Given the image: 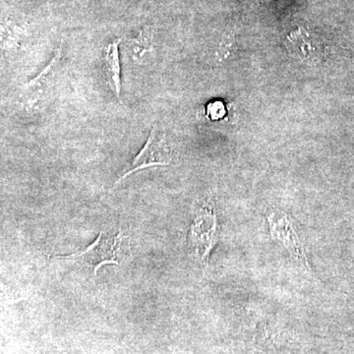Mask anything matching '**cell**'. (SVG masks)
<instances>
[{"label":"cell","instance_id":"1","mask_svg":"<svg viewBox=\"0 0 354 354\" xmlns=\"http://www.w3.org/2000/svg\"><path fill=\"white\" fill-rule=\"evenodd\" d=\"M221 225L215 202L208 201L198 212L188 232V245L200 264L207 268L212 250L221 237Z\"/></svg>","mask_w":354,"mask_h":354},{"label":"cell","instance_id":"2","mask_svg":"<svg viewBox=\"0 0 354 354\" xmlns=\"http://www.w3.org/2000/svg\"><path fill=\"white\" fill-rule=\"evenodd\" d=\"M122 239L120 232L102 230L99 236L82 252L57 256V259L73 260L92 268L94 276L104 265H118V252Z\"/></svg>","mask_w":354,"mask_h":354},{"label":"cell","instance_id":"3","mask_svg":"<svg viewBox=\"0 0 354 354\" xmlns=\"http://www.w3.org/2000/svg\"><path fill=\"white\" fill-rule=\"evenodd\" d=\"M171 149L164 138H158L157 129L153 127L145 145L141 149L138 155L133 158L132 162L121 171L120 177L111 188V191L114 190V188L118 187L125 178L135 172L148 169V167H167L171 164Z\"/></svg>","mask_w":354,"mask_h":354},{"label":"cell","instance_id":"4","mask_svg":"<svg viewBox=\"0 0 354 354\" xmlns=\"http://www.w3.org/2000/svg\"><path fill=\"white\" fill-rule=\"evenodd\" d=\"M267 221L272 239L279 242L293 258L308 267L304 244L290 216L281 209H272L268 214Z\"/></svg>","mask_w":354,"mask_h":354},{"label":"cell","instance_id":"5","mask_svg":"<svg viewBox=\"0 0 354 354\" xmlns=\"http://www.w3.org/2000/svg\"><path fill=\"white\" fill-rule=\"evenodd\" d=\"M62 59V46H60L55 51L48 64L39 75L26 83L20 91V100L28 108H38L44 104L51 92Z\"/></svg>","mask_w":354,"mask_h":354},{"label":"cell","instance_id":"6","mask_svg":"<svg viewBox=\"0 0 354 354\" xmlns=\"http://www.w3.org/2000/svg\"><path fill=\"white\" fill-rule=\"evenodd\" d=\"M286 48L291 57L310 66L318 64L324 55V46L320 38L302 27L288 35Z\"/></svg>","mask_w":354,"mask_h":354},{"label":"cell","instance_id":"7","mask_svg":"<svg viewBox=\"0 0 354 354\" xmlns=\"http://www.w3.org/2000/svg\"><path fill=\"white\" fill-rule=\"evenodd\" d=\"M121 39H115L108 44L102 57V71L104 79L111 92L120 100L121 95V65L120 44Z\"/></svg>","mask_w":354,"mask_h":354},{"label":"cell","instance_id":"8","mask_svg":"<svg viewBox=\"0 0 354 354\" xmlns=\"http://www.w3.org/2000/svg\"><path fill=\"white\" fill-rule=\"evenodd\" d=\"M128 55L136 64H145L153 53V29L142 28L135 38L127 41Z\"/></svg>","mask_w":354,"mask_h":354},{"label":"cell","instance_id":"9","mask_svg":"<svg viewBox=\"0 0 354 354\" xmlns=\"http://www.w3.org/2000/svg\"><path fill=\"white\" fill-rule=\"evenodd\" d=\"M235 46H236V36H235L234 30L223 32L216 50V60L220 64L227 62L228 58L234 55Z\"/></svg>","mask_w":354,"mask_h":354}]
</instances>
